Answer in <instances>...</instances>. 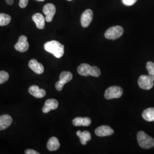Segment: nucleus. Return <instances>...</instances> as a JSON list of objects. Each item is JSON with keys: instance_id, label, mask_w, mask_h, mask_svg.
<instances>
[{"instance_id": "nucleus-1", "label": "nucleus", "mask_w": 154, "mask_h": 154, "mask_svg": "<svg viewBox=\"0 0 154 154\" xmlns=\"http://www.w3.org/2000/svg\"><path fill=\"white\" fill-rule=\"evenodd\" d=\"M46 51L53 54L57 58H60L64 54V46L57 41H51L44 45Z\"/></svg>"}, {"instance_id": "nucleus-2", "label": "nucleus", "mask_w": 154, "mask_h": 154, "mask_svg": "<svg viewBox=\"0 0 154 154\" xmlns=\"http://www.w3.org/2000/svg\"><path fill=\"white\" fill-rule=\"evenodd\" d=\"M77 72L79 74L83 76H92L98 77L100 75L101 72L97 66H91L87 63H82L78 66Z\"/></svg>"}, {"instance_id": "nucleus-3", "label": "nucleus", "mask_w": 154, "mask_h": 154, "mask_svg": "<svg viewBox=\"0 0 154 154\" xmlns=\"http://www.w3.org/2000/svg\"><path fill=\"white\" fill-rule=\"evenodd\" d=\"M137 140L139 146L144 149H150L154 147V139L143 131L137 134Z\"/></svg>"}, {"instance_id": "nucleus-4", "label": "nucleus", "mask_w": 154, "mask_h": 154, "mask_svg": "<svg viewBox=\"0 0 154 154\" xmlns=\"http://www.w3.org/2000/svg\"><path fill=\"white\" fill-rule=\"evenodd\" d=\"M123 29L120 26H115L109 28L105 33V37L108 39L115 40L121 37L123 33Z\"/></svg>"}, {"instance_id": "nucleus-5", "label": "nucleus", "mask_w": 154, "mask_h": 154, "mask_svg": "<svg viewBox=\"0 0 154 154\" xmlns=\"http://www.w3.org/2000/svg\"><path fill=\"white\" fill-rule=\"evenodd\" d=\"M123 94V89L119 86H111L107 88L105 93L106 99H112L121 98Z\"/></svg>"}, {"instance_id": "nucleus-6", "label": "nucleus", "mask_w": 154, "mask_h": 154, "mask_svg": "<svg viewBox=\"0 0 154 154\" xmlns=\"http://www.w3.org/2000/svg\"><path fill=\"white\" fill-rule=\"evenodd\" d=\"M72 79V74L69 72H62L60 76V81L56 82L55 85V88L58 91H61L64 85Z\"/></svg>"}, {"instance_id": "nucleus-7", "label": "nucleus", "mask_w": 154, "mask_h": 154, "mask_svg": "<svg viewBox=\"0 0 154 154\" xmlns=\"http://www.w3.org/2000/svg\"><path fill=\"white\" fill-rule=\"evenodd\" d=\"M138 85L139 87L143 90H150L154 86V81L149 75H142L139 78Z\"/></svg>"}, {"instance_id": "nucleus-8", "label": "nucleus", "mask_w": 154, "mask_h": 154, "mask_svg": "<svg viewBox=\"0 0 154 154\" xmlns=\"http://www.w3.org/2000/svg\"><path fill=\"white\" fill-rule=\"evenodd\" d=\"M43 12L46 16L45 21L48 22H51L56 12V8L55 5L53 4H46L44 6Z\"/></svg>"}, {"instance_id": "nucleus-9", "label": "nucleus", "mask_w": 154, "mask_h": 154, "mask_svg": "<svg viewBox=\"0 0 154 154\" xmlns=\"http://www.w3.org/2000/svg\"><path fill=\"white\" fill-rule=\"evenodd\" d=\"M29 45L28 42V39L25 35H21L14 46V48L17 51L23 53L28 50Z\"/></svg>"}, {"instance_id": "nucleus-10", "label": "nucleus", "mask_w": 154, "mask_h": 154, "mask_svg": "<svg viewBox=\"0 0 154 154\" xmlns=\"http://www.w3.org/2000/svg\"><path fill=\"white\" fill-rule=\"evenodd\" d=\"M93 12L91 9H87L82 14L81 17V25L83 28H88L93 20Z\"/></svg>"}, {"instance_id": "nucleus-11", "label": "nucleus", "mask_w": 154, "mask_h": 154, "mask_svg": "<svg viewBox=\"0 0 154 154\" xmlns=\"http://www.w3.org/2000/svg\"><path fill=\"white\" fill-rule=\"evenodd\" d=\"M114 130L109 126H101L96 128L95 133V134L100 137H103L107 136H110L114 134Z\"/></svg>"}, {"instance_id": "nucleus-12", "label": "nucleus", "mask_w": 154, "mask_h": 154, "mask_svg": "<svg viewBox=\"0 0 154 154\" xmlns=\"http://www.w3.org/2000/svg\"><path fill=\"white\" fill-rule=\"evenodd\" d=\"M29 67L37 74H41L44 72V67L35 59L31 60L29 63Z\"/></svg>"}, {"instance_id": "nucleus-13", "label": "nucleus", "mask_w": 154, "mask_h": 154, "mask_svg": "<svg viewBox=\"0 0 154 154\" xmlns=\"http://www.w3.org/2000/svg\"><path fill=\"white\" fill-rule=\"evenodd\" d=\"M29 92L33 97L37 98H42L46 95V91L44 89L39 88L38 86L33 85L29 88Z\"/></svg>"}, {"instance_id": "nucleus-14", "label": "nucleus", "mask_w": 154, "mask_h": 154, "mask_svg": "<svg viewBox=\"0 0 154 154\" xmlns=\"http://www.w3.org/2000/svg\"><path fill=\"white\" fill-rule=\"evenodd\" d=\"M58 107V102L55 99H48L45 103L42 109V111L44 113H48L51 110H55Z\"/></svg>"}, {"instance_id": "nucleus-15", "label": "nucleus", "mask_w": 154, "mask_h": 154, "mask_svg": "<svg viewBox=\"0 0 154 154\" xmlns=\"http://www.w3.org/2000/svg\"><path fill=\"white\" fill-rule=\"evenodd\" d=\"M91 120L88 117H77L72 120V124L75 126H89Z\"/></svg>"}, {"instance_id": "nucleus-16", "label": "nucleus", "mask_w": 154, "mask_h": 154, "mask_svg": "<svg viewBox=\"0 0 154 154\" xmlns=\"http://www.w3.org/2000/svg\"><path fill=\"white\" fill-rule=\"evenodd\" d=\"M32 20L35 22L37 28L39 29H44L45 19L42 14L41 13H35L32 16Z\"/></svg>"}, {"instance_id": "nucleus-17", "label": "nucleus", "mask_w": 154, "mask_h": 154, "mask_svg": "<svg viewBox=\"0 0 154 154\" xmlns=\"http://www.w3.org/2000/svg\"><path fill=\"white\" fill-rule=\"evenodd\" d=\"M12 121L11 116L9 115L0 116V131L4 130L10 126Z\"/></svg>"}, {"instance_id": "nucleus-18", "label": "nucleus", "mask_w": 154, "mask_h": 154, "mask_svg": "<svg viewBox=\"0 0 154 154\" xmlns=\"http://www.w3.org/2000/svg\"><path fill=\"white\" fill-rule=\"evenodd\" d=\"M77 135L79 138L80 142L83 145H86L88 142L91 139V134L88 131H84L83 132L81 131H78Z\"/></svg>"}, {"instance_id": "nucleus-19", "label": "nucleus", "mask_w": 154, "mask_h": 154, "mask_svg": "<svg viewBox=\"0 0 154 154\" xmlns=\"http://www.w3.org/2000/svg\"><path fill=\"white\" fill-rule=\"evenodd\" d=\"M60 147V143L59 140L56 137H51L50 138L47 147L50 151H54L57 150Z\"/></svg>"}, {"instance_id": "nucleus-20", "label": "nucleus", "mask_w": 154, "mask_h": 154, "mask_svg": "<svg viewBox=\"0 0 154 154\" xmlns=\"http://www.w3.org/2000/svg\"><path fill=\"white\" fill-rule=\"evenodd\" d=\"M142 116L146 121H154V107H150L144 110L143 112Z\"/></svg>"}, {"instance_id": "nucleus-21", "label": "nucleus", "mask_w": 154, "mask_h": 154, "mask_svg": "<svg viewBox=\"0 0 154 154\" xmlns=\"http://www.w3.org/2000/svg\"><path fill=\"white\" fill-rule=\"evenodd\" d=\"M11 21V17L5 13L0 14V26L8 25Z\"/></svg>"}, {"instance_id": "nucleus-22", "label": "nucleus", "mask_w": 154, "mask_h": 154, "mask_svg": "<svg viewBox=\"0 0 154 154\" xmlns=\"http://www.w3.org/2000/svg\"><path fill=\"white\" fill-rule=\"evenodd\" d=\"M146 68L149 72V76L154 82V63L152 62H148L146 65Z\"/></svg>"}, {"instance_id": "nucleus-23", "label": "nucleus", "mask_w": 154, "mask_h": 154, "mask_svg": "<svg viewBox=\"0 0 154 154\" xmlns=\"http://www.w3.org/2000/svg\"><path fill=\"white\" fill-rule=\"evenodd\" d=\"M9 78V74L5 71L0 72V84L4 83L8 80Z\"/></svg>"}, {"instance_id": "nucleus-24", "label": "nucleus", "mask_w": 154, "mask_h": 154, "mask_svg": "<svg viewBox=\"0 0 154 154\" xmlns=\"http://www.w3.org/2000/svg\"><path fill=\"white\" fill-rule=\"evenodd\" d=\"M123 3L126 6H131L134 5L137 0H122Z\"/></svg>"}, {"instance_id": "nucleus-25", "label": "nucleus", "mask_w": 154, "mask_h": 154, "mask_svg": "<svg viewBox=\"0 0 154 154\" xmlns=\"http://www.w3.org/2000/svg\"><path fill=\"white\" fill-rule=\"evenodd\" d=\"M29 0H20L19 5L21 8H26L28 4Z\"/></svg>"}, {"instance_id": "nucleus-26", "label": "nucleus", "mask_w": 154, "mask_h": 154, "mask_svg": "<svg viewBox=\"0 0 154 154\" xmlns=\"http://www.w3.org/2000/svg\"><path fill=\"white\" fill-rule=\"evenodd\" d=\"M25 154H39V153L37 152L35 150H33L32 149H28L27 150L25 151Z\"/></svg>"}, {"instance_id": "nucleus-27", "label": "nucleus", "mask_w": 154, "mask_h": 154, "mask_svg": "<svg viewBox=\"0 0 154 154\" xmlns=\"http://www.w3.org/2000/svg\"><path fill=\"white\" fill-rule=\"evenodd\" d=\"M5 1L6 4L9 5H11L14 2V0H5Z\"/></svg>"}, {"instance_id": "nucleus-28", "label": "nucleus", "mask_w": 154, "mask_h": 154, "mask_svg": "<svg viewBox=\"0 0 154 154\" xmlns=\"http://www.w3.org/2000/svg\"><path fill=\"white\" fill-rule=\"evenodd\" d=\"M36 1H42V2H43V1H45V0H36Z\"/></svg>"}, {"instance_id": "nucleus-29", "label": "nucleus", "mask_w": 154, "mask_h": 154, "mask_svg": "<svg viewBox=\"0 0 154 154\" xmlns=\"http://www.w3.org/2000/svg\"><path fill=\"white\" fill-rule=\"evenodd\" d=\"M67 1H71L72 0H67Z\"/></svg>"}]
</instances>
